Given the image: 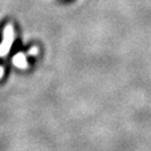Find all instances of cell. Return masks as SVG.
<instances>
[{
  "instance_id": "cell-1",
  "label": "cell",
  "mask_w": 151,
  "mask_h": 151,
  "mask_svg": "<svg viewBox=\"0 0 151 151\" xmlns=\"http://www.w3.org/2000/svg\"><path fill=\"white\" fill-rule=\"evenodd\" d=\"M23 50V46H22V41L20 37H16L15 38L14 42H13L12 46L9 48V54H7V59L12 60L17 54H19L20 52H22Z\"/></svg>"
},
{
  "instance_id": "cell-2",
  "label": "cell",
  "mask_w": 151,
  "mask_h": 151,
  "mask_svg": "<svg viewBox=\"0 0 151 151\" xmlns=\"http://www.w3.org/2000/svg\"><path fill=\"white\" fill-rule=\"evenodd\" d=\"M11 61H12V60L7 59V62H6V64H5L3 77L1 78V80H0V83H2V84L6 82V80L9 79V73H11V68H12V63H11Z\"/></svg>"
},
{
  "instance_id": "cell-3",
  "label": "cell",
  "mask_w": 151,
  "mask_h": 151,
  "mask_svg": "<svg viewBox=\"0 0 151 151\" xmlns=\"http://www.w3.org/2000/svg\"><path fill=\"white\" fill-rule=\"evenodd\" d=\"M7 22H9V19L4 18L0 21V45L2 44L3 42V38H4V28L7 25Z\"/></svg>"
},
{
  "instance_id": "cell-4",
  "label": "cell",
  "mask_w": 151,
  "mask_h": 151,
  "mask_svg": "<svg viewBox=\"0 0 151 151\" xmlns=\"http://www.w3.org/2000/svg\"><path fill=\"white\" fill-rule=\"evenodd\" d=\"M36 58L34 56H28L27 58H26V61H27V63L28 64H34L35 63V61H36Z\"/></svg>"
},
{
  "instance_id": "cell-5",
  "label": "cell",
  "mask_w": 151,
  "mask_h": 151,
  "mask_svg": "<svg viewBox=\"0 0 151 151\" xmlns=\"http://www.w3.org/2000/svg\"><path fill=\"white\" fill-rule=\"evenodd\" d=\"M4 64H5V60L3 59V58H1V57H0V66L4 65Z\"/></svg>"
}]
</instances>
